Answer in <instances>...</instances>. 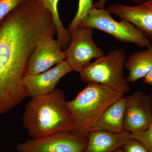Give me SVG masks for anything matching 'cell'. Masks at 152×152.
I'll list each match as a JSON object with an SVG mask.
<instances>
[{
    "label": "cell",
    "instance_id": "cell-24",
    "mask_svg": "<svg viewBox=\"0 0 152 152\" xmlns=\"http://www.w3.org/2000/svg\"><path fill=\"white\" fill-rule=\"evenodd\" d=\"M0 152H1V151H0Z\"/></svg>",
    "mask_w": 152,
    "mask_h": 152
},
{
    "label": "cell",
    "instance_id": "cell-23",
    "mask_svg": "<svg viewBox=\"0 0 152 152\" xmlns=\"http://www.w3.org/2000/svg\"><path fill=\"white\" fill-rule=\"evenodd\" d=\"M113 152H124V150L122 148L116 150V151H115Z\"/></svg>",
    "mask_w": 152,
    "mask_h": 152
},
{
    "label": "cell",
    "instance_id": "cell-5",
    "mask_svg": "<svg viewBox=\"0 0 152 152\" xmlns=\"http://www.w3.org/2000/svg\"><path fill=\"white\" fill-rule=\"evenodd\" d=\"M79 26L102 31L117 40L133 44L140 48L152 46L149 39L134 25L122 19L117 21L105 8H97L94 6L86 20Z\"/></svg>",
    "mask_w": 152,
    "mask_h": 152
},
{
    "label": "cell",
    "instance_id": "cell-11",
    "mask_svg": "<svg viewBox=\"0 0 152 152\" xmlns=\"http://www.w3.org/2000/svg\"><path fill=\"white\" fill-rule=\"evenodd\" d=\"M107 10L132 24L152 42V0L134 6L111 5Z\"/></svg>",
    "mask_w": 152,
    "mask_h": 152
},
{
    "label": "cell",
    "instance_id": "cell-10",
    "mask_svg": "<svg viewBox=\"0 0 152 152\" xmlns=\"http://www.w3.org/2000/svg\"><path fill=\"white\" fill-rule=\"evenodd\" d=\"M72 71V69L65 60L42 73L26 74L23 83L27 91L28 97L32 98L52 92L56 90L60 80Z\"/></svg>",
    "mask_w": 152,
    "mask_h": 152
},
{
    "label": "cell",
    "instance_id": "cell-7",
    "mask_svg": "<svg viewBox=\"0 0 152 152\" xmlns=\"http://www.w3.org/2000/svg\"><path fill=\"white\" fill-rule=\"evenodd\" d=\"M94 29L79 26L72 37L70 43L66 50L65 61L73 71L80 73L93 59L99 58L104 52L93 39Z\"/></svg>",
    "mask_w": 152,
    "mask_h": 152
},
{
    "label": "cell",
    "instance_id": "cell-8",
    "mask_svg": "<svg viewBox=\"0 0 152 152\" xmlns=\"http://www.w3.org/2000/svg\"><path fill=\"white\" fill-rule=\"evenodd\" d=\"M152 123V94L138 90L126 97L124 130L142 132Z\"/></svg>",
    "mask_w": 152,
    "mask_h": 152
},
{
    "label": "cell",
    "instance_id": "cell-1",
    "mask_svg": "<svg viewBox=\"0 0 152 152\" xmlns=\"http://www.w3.org/2000/svg\"><path fill=\"white\" fill-rule=\"evenodd\" d=\"M56 33L50 12L39 0H27L0 21V115L28 97L23 78L29 59L40 42Z\"/></svg>",
    "mask_w": 152,
    "mask_h": 152
},
{
    "label": "cell",
    "instance_id": "cell-18",
    "mask_svg": "<svg viewBox=\"0 0 152 152\" xmlns=\"http://www.w3.org/2000/svg\"><path fill=\"white\" fill-rule=\"evenodd\" d=\"M27 0H0V21L18 6Z\"/></svg>",
    "mask_w": 152,
    "mask_h": 152
},
{
    "label": "cell",
    "instance_id": "cell-13",
    "mask_svg": "<svg viewBox=\"0 0 152 152\" xmlns=\"http://www.w3.org/2000/svg\"><path fill=\"white\" fill-rule=\"evenodd\" d=\"M126 104L124 96L112 104L101 116L91 132L102 131L118 134L124 132Z\"/></svg>",
    "mask_w": 152,
    "mask_h": 152
},
{
    "label": "cell",
    "instance_id": "cell-14",
    "mask_svg": "<svg viewBox=\"0 0 152 152\" xmlns=\"http://www.w3.org/2000/svg\"><path fill=\"white\" fill-rule=\"evenodd\" d=\"M125 68L129 72L126 80L134 83L145 78L152 70V45L126 58Z\"/></svg>",
    "mask_w": 152,
    "mask_h": 152
},
{
    "label": "cell",
    "instance_id": "cell-21",
    "mask_svg": "<svg viewBox=\"0 0 152 152\" xmlns=\"http://www.w3.org/2000/svg\"><path fill=\"white\" fill-rule=\"evenodd\" d=\"M108 0H99L97 2L94 4V7L97 8H104L105 4Z\"/></svg>",
    "mask_w": 152,
    "mask_h": 152
},
{
    "label": "cell",
    "instance_id": "cell-6",
    "mask_svg": "<svg viewBox=\"0 0 152 152\" xmlns=\"http://www.w3.org/2000/svg\"><path fill=\"white\" fill-rule=\"evenodd\" d=\"M88 144V138L72 131L53 133L17 144L18 152H83Z\"/></svg>",
    "mask_w": 152,
    "mask_h": 152
},
{
    "label": "cell",
    "instance_id": "cell-20",
    "mask_svg": "<svg viewBox=\"0 0 152 152\" xmlns=\"http://www.w3.org/2000/svg\"><path fill=\"white\" fill-rule=\"evenodd\" d=\"M143 82L146 84L152 86V70L144 78Z\"/></svg>",
    "mask_w": 152,
    "mask_h": 152
},
{
    "label": "cell",
    "instance_id": "cell-17",
    "mask_svg": "<svg viewBox=\"0 0 152 152\" xmlns=\"http://www.w3.org/2000/svg\"><path fill=\"white\" fill-rule=\"evenodd\" d=\"M130 136L132 138L141 143L149 152H152V123L144 132L130 133Z\"/></svg>",
    "mask_w": 152,
    "mask_h": 152
},
{
    "label": "cell",
    "instance_id": "cell-12",
    "mask_svg": "<svg viewBox=\"0 0 152 152\" xmlns=\"http://www.w3.org/2000/svg\"><path fill=\"white\" fill-rule=\"evenodd\" d=\"M132 138L130 133L127 131L118 134L94 131L88 136L87 146L83 152H113L122 148Z\"/></svg>",
    "mask_w": 152,
    "mask_h": 152
},
{
    "label": "cell",
    "instance_id": "cell-9",
    "mask_svg": "<svg viewBox=\"0 0 152 152\" xmlns=\"http://www.w3.org/2000/svg\"><path fill=\"white\" fill-rule=\"evenodd\" d=\"M65 59V51L61 50L58 40L54 38L45 39L38 44L31 55L26 73H42Z\"/></svg>",
    "mask_w": 152,
    "mask_h": 152
},
{
    "label": "cell",
    "instance_id": "cell-22",
    "mask_svg": "<svg viewBox=\"0 0 152 152\" xmlns=\"http://www.w3.org/2000/svg\"><path fill=\"white\" fill-rule=\"evenodd\" d=\"M134 3L139 4H142L146 2L149 1H152V0H132Z\"/></svg>",
    "mask_w": 152,
    "mask_h": 152
},
{
    "label": "cell",
    "instance_id": "cell-4",
    "mask_svg": "<svg viewBox=\"0 0 152 152\" xmlns=\"http://www.w3.org/2000/svg\"><path fill=\"white\" fill-rule=\"evenodd\" d=\"M126 54L117 49L91 63L80 73L81 80L88 84L104 85L119 92H129L130 88L125 77Z\"/></svg>",
    "mask_w": 152,
    "mask_h": 152
},
{
    "label": "cell",
    "instance_id": "cell-15",
    "mask_svg": "<svg viewBox=\"0 0 152 152\" xmlns=\"http://www.w3.org/2000/svg\"><path fill=\"white\" fill-rule=\"evenodd\" d=\"M42 3L45 7L51 14L53 22L56 29L58 41L61 48L65 50L70 43L72 37L69 33L63 26L60 18L58 11V3L59 0H39Z\"/></svg>",
    "mask_w": 152,
    "mask_h": 152
},
{
    "label": "cell",
    "instance_id": "cell-16",
    "mask_svg": "<svg viewBox=\"0 0 152 152\" xmlns=\"http://www.w3.org/2000/svg\"><path fill=\"white\" fill-rule=\"evenodd\" d=\"M93 7V0H79L77 11L67 29L71 37L80 24L86 20L90 11Z\"/></svg>",
    "mask_w": 152,
    "mask_h": 152
},
{
    "label": "cell",
    "instance_id": "cell-2",
    "mask_svg": "<svg viewBox=\"0 0 152 152\" xmlns=\"http://www.w3.org/2000/svg\"><path fill=\"white\" fill-rule=\"evenodd\" d=\"M22 120L23 126L32 139L72 129L64 92L60 89L31 98L25 107Z\"/></svg>",
    "mask_w": 152,
    "mask_h": 152
},
{
    "label": "cell",
    "instance_id": "cell-19",
    "mask_svg": "<svg viewBox=\"0 0 152 152\" xmlns=\"http://www.w3.org/2000/svg\"><path fill=\"white\" fill-rule=\"evenodd\" d=\"M124 152H149L138 141L132 138L122 148Z\"/></svg>",
    "mask_w": 152,
    "mask_h": 152
},
{
    "label": "cell",
    "instance_id": "cell-3",
    "mask_svg": "<svg viewBox=\"0 0 152 152\" xmlns=\"http://www.w3.org/2000/svg\"><path fill=\"white\" fill-rule=\"evenodd\" d=\"M124 94L104 85L88 84L74 99L67 102L72 132L88 138L105 111Z\"/></svg>",
    "mask_w": 152,
    "mask_h": 152
}]
</instances>
